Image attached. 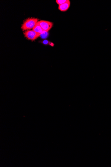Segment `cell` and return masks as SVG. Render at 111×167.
I'll list each match as a JSON object with an SVG mask.
<instances>
[{
    "instance_id": "obj_1",
    "label": "cell",
    "mask_w": 111,
    "mask_h": 167,
    "mask_svg": "<svg viewBox=\"0 0 111 167\" xmlns=\"http://www.w3.org/2000/svg\"><path fill=\"white\" fill-rule=\"evenodd\" d=\"M39 19L35 18H30L26 19L21 26L23 31L30 30L33 29L38 22Z\"/></svg>"
},
{
    "instance_id": "obj_2",
    "label": "cell",
    "mask_w": 111,
    "mask_h": 167,
    "mask_svg": "<svg viewBox=\"0 0 111 167\" xmlns=\"http://www.w3.org/2000/svg\"><path fill=\"white\" fill-rule=\"evenodd\" d=\"M23 34H24L25 37L27 39L32 41L37 39L41 35V34H38L33 30L25 31L23 33Z\"/></svg>"
},
{
    "instance_id": "obj_3",
    "label": "cell",
    "mask_w": 111,
    "mask_h": 167,
    "mask_svg": "<svg viewBox=\"0 0 111 167\" xmlns=\"http://www.w3.org/2000/svg\"><path fill=\"white\" fill-rule=\"evenodd\" d=\"M38 23L45 32H48L50 30L53 26V23L47 21L40 20Z\"/></svg>"
},
{
    "instance_id": "obj_4",
    "label": "cell",
    "mask_w": 111,
    "mask_h": 167,
    "mask_svg": "<svg viewBox=\"0 0 111 167\" xmlns=\"http://www.w3.org/2000/svg\"><path fill=\"white\" fill-rule=\"evenodd\" d=\"M70 5V2L68 0L65 3L59 5L58 8L61 11L65 12L69 9Z\"/></svg>"
},
{
    "instance_id": "obj_5",
    "label": "cell",
    "mask_w": 111,
    "mask_h": 167,
    "mask_svg": "<svg viewBox=\"0 0 111 167\" xmlns=\"http://www.w3.org/2000/svg\"><path fill=\"white\" fill-rule=\"evenodd\" d=\"M33 30L37 33L41 34H42L44 33L45 32L43 31V30L38 23L33 28Z\"/></svg>"
},
{
    "instance_id": "obj_6",
    "label": "cell",
    "mask_w": 111,
    "mask_h": 167,
    "mask_svg": "<svg viewBox=\"0 0 111 167\" xmlns=\"http://www.w3.org/2000/svg\"><path fill=\"white\" fill-rule=\"evenodd\" d=\"M68 1V0H56V2L57 4L60 5L65 3Z\"/></svg>"
}]
</instances>
